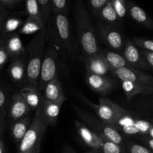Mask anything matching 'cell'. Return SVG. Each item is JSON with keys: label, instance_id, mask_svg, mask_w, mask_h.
<instances>
[{"label": "cell", "instance_id": "cell-1", "mask_svg": "<svg viewBox=\"0 0 153 153\" xmlns=\"http://www.w3.org/2000/svg\"><path fill=\"white\" fill-rule=\"evenodd\" d=\"M76 22L81 46L87 56L100 52L94 27L88 10L82 0L76 3Z\"/></svg>", "mask_w": 153, "mask_h": 153}, {"label": "cell", "instance_id": "cell-2", "mask_svg": "<svg viewBox=\"0 0 153 153\" xmlns=\"http://www.w3.org/2000/svg\"><path fill=\"white\" fill-rule=\"evenodd\" d=\"M48 34L46 28L36 34L27 47L28 53L26 63L27 83L38 86L40 67L44 55V47Z\"/></svg>", "mask_w": 153, "mask_h": 153}, {"label": "cell", "instance_id": "cell-3", "mask_svg": "<svg viewBox=\"0 0 153 153\" xmlns=\"http://www.w3.org/2000/svg\"><path fill=\"white\" fill-rule=\"evenodd\" d=\"M114 126L126 136H147L153 138V118L144 117L126 110Z\"/></svg>", "mask_w": 153, "mask_h": 153}, {"label": "cell", "instance_id": "cell-4", "mask_svg": "<svg viewBox=\"0 0 153 153\" xmlns=\"http://www.w3.org/2000/svg\"><path fill=\"white\" fill-rule=\"evenodd\" d=\"M73 108L78 117L82 120V123L92 131L97 133L100 137L102 139L111 140L117 144L123 146V137L114 126L102 122L101 120L97 119L93 115L90 114L74 105H73Z\"/></svg>", "mask_w": 153, "mask_h": 153}, {"label": "cell", "instance_id": "cell-5", "mask_svg": "<svg viewBox=\"0 0 153 153\" xmlns=\"http://www.w3.org/2000/svg\"><path fill=\"white\" fill-rule=\"evenodd\" d=\"M47 127L39 112L35 111L34 119L31 120L28 131L19 142L16 153H34L40 150L42 140Z\"/></svg>", "mask_w": 153, "mask_h": 153}, {"label": "cell", "instance_id": "cell-6", "mask_svg": "<svg viewBox=\"0 0 153 153\" xmlns=\"http://www.w3.org/2000/svg\"><path fill=\"white\" fill-rule=\"evenodd\" d=\"M78 97L95 111L99 119L113 126L117 120L126 111V109L118 105L105 97L99 98L98 103L93 102L81 94H79Z\"/></svg>", "mask_w": 153, "mask_h": 153}, {"label": "cell", "instance_id": "cell-7", "mask_svg": "<svg viewBox=\"0 0 153 153\" xmlns=\"http://www.w3.org/2000/svg\"><path fill=\"white\" fill-rule=\"evenodd\" d=\"M58 57L56 52L52 47L48 48L43 55L40 76H39L38 86L41 92L46 85L58 74Z\"/></svg>", "mask_w": 153, "mask_h": 153}, {"label": "cell", "instance_id": "cell-8", "mask_svg": "<svg viewBox=\"0 0 153 153\" xmlns=\"http://www.w3.org/2000/svg\"><path fill=\"white\" fill-rule=\"evenodd\" d=\"M55 34L60 46L67 52V54L72 55L73 46H72L71 33H70V23L66 16V13H55Z\"/></svg>", "mask_w": 153, "mask_h": 153}, {"label": "cell", "instance_id": "cell-9", "mask_svg": "<svg viewBox=\"0 0 153 153\" xmlns=\"http://www.w3.org/2000/svg\"><path fill=\"white\" fill-rule=\"evenodd\" d=\"M97 32L103 43L110 49L116 51H120L123 49L124 41L122 34L114 25L98 23Z\"/></svg>", "mask_w": 153, "mask_h": 153}, {"label": "cell", "instance_id": "cell-10", "mask_svg": "<svg viewBox=\"0 0 153 153\" xmlns=\"http://www.w3.org/2000/svg\"><path fill=\"white\" fill-rule=\"evenodd\" d=\"M111 72L121 82L127 81L153 88V76L138 69L123 67L117 70H113Z\"/></svg>", "mask_w": 153, "mask_h": 153}, {"label": "cell", "instance_id": "cell-11", "mask_svg": "<svg viewBox=\"0 0 153 153\" xmlns=\"http://www.w3.org/2000/svg\"><path fill=\"white\" fill-rule=\"evenodd\" d=\"M123 56L128 63V66L138 70H149L150 67L142 56L138 48L135 46L132 40L127 39L124 43L123 55Z\"/></svg>", "mask_w": 153, "mask_h": 153}, {"label": "cell", "instance_id": "cell-12", "mask_svg": "<svg viewBox=\"0 0 153 153\" xmlns=\"http://www.w3.org/2000/svg\"><path fill=\"white\" fill-rule=\"evenodd\" d=\"M86 82L89 88L97 94L102 96V97L111 94L114 89V81L107 76L87 73Z\"/></svg>", "mask_w": 153, "mask_h": 153}, {"label": "cell", "instance_id": "cell-13", "mask_svg": "<svg viewBox=\"0 0 153 153\" xmlns=\"http://www.w3.org/2000/svg\"><path fill=\"white\" fill-rule=\"evenodd\" d=\"M74 123L78 134L83 143L93 150L100 152L103 139L81 121L76 120Z\"/></svg>", "mask_w": 153, "mask_h": 153}, {"label": "cell", "instance_id": "cell-14", "mask_svg": "<svg viewBox=\"0 0 153 153\" xmlns=\"http://www.w3.org/2000/svg\"><path fill=\"white\" fill-rule=\"evenodd\" d=\"M63 102H53L46 101L43 99L42 104L36 111L39 112L47 126H55L58 122Z\"/></svg>", "mask_w": 153, "mask_h": 153}, {"label": "cell", "instance_id": "cell-15", "mask_svg": "<svg viewBox=\"0 0 153 153\" xmlns=\"http://www.w3.org/2000/svg\"><path fill=\"white\" fill-rule=\"evenodd\" d=\"M85 67L87 73L90 74L107 76L109 72H111V69L109 67L102 52L87 57Z\"/></svg>", "mask_w": 153, "mask_h": 153}, {"label": "cell", "instance_id": "cell-16", "mask_svg": "<svg viewBox=\"0 0 153 153\" xmlns=\"http://www.w3.org/2000/svg\"><path fill=\"white\" fill-rule=\"evenodd\" d=\"M43 98L45 100L53 102H63L66 101L67 98L64 94L61 83L57 74L47 85L43 91Z\"/></svg>", "mask_w": 153, "mask_h": 153}, {"label": "cell", "instance_id": "cell-17", "mask_svg": "<svg viewBox=\"0 0 153 153\" xmlns=\"http://www.w3.org/2000/svg\"><path fill=\"white\" fill-rule=\"evenodd\" d=\"M19 93L31 110H37L44 99L43 93L37 86L28 83L22 87Z\"/></svg>", "mask_w": 153, "mask_h": 153}, {"label": "cell", "instance_id": "cell-18", "mask_svg": "<svg viewBox=\"0 0 153 153\" xmlns=\"http://www.w3.org/2000/svg\"><path fill=\"white\" fill-rule=\"evenodd\" d=\"M30 108L25 102L19 93L15 94L12 97L8 108L9 119L12 123L28 116Z\"/></svg>", "mask_w": 153, "mask_h": 153}, {"label": "cell", "instance_id": "cell-19", "mask_svg": "<svg viewBox=\"0 0 153 153\" xmlns=\"http://www.w3.org/2000/svg\"><path fill=\"white\" fill-rule=\"evenodd\" d=\"M8 73L10 79L17 85H23L26 81V61L25 56L12 60L8 67Z\"/></svg>", "mask_w": 153, "mask_h": 153}, {"label": "cell", "instance_id": "cell-20", "mask_svg": "<svg viewBox=\"0 0 153 153\" xmlns=\"http://www.w3.org/2000/svg\"><path fill=\"white\" fill-rule=\"evenodd\" d=\"M127 11L131 19H134L136 22L149 29H153V19L143 8L131 0L127 1Z\"/></svg>", "mask_w": 153, "mask_h": 153}, {"label": "cell", "instance_id": "cell-21", "mask_svg": "<svg viewBox=\"0 0 153 153\" xmlns=\"http://www.w3.org/2000/svg\"><path fill=\"white\" fill-rule=\"evenodd\" d=\"M6 49L9 57L12 60L21 58L26 53V49L24 46L22 39L18 34H13L4 42Z\"/></svg>", "mask_w": 153, "mask_h": 153}, {"label": "cell", "instance_id": "cell-22", "mask_svg": "<svg viewBox=\"0 0 153 153\" xmlns=\"http://www.w3.org/2000/svg\"><path fill=\"white\" fill-rule=\"evenodd\" d=\"M121 85L127 101H129L134 97L140 94L148 95V94H153V88L152 87L132 83L127 81L121 82Z\"/></svg>", "mask_w": 153, "mask_h": 153}, {"label": "cell", "instance_id": "cell-23", "mask_svg": "<svg viewBox=\"0 0 153 153\" xmlns=\"http://www.w3.org/2000/svg\"><path fill=\"white\" fill-rule=\"evenodd\" d=\"M31 119L29 116H26L20 120L12 123L10 126V134L13 140L19 144L24 137L31 125Z\"/></svg>", "mask_w": 153, "mask_h": 153}, {"label": "cell", "instance_id": "cell-24", "mask_svg": "<svg viewBox=\"0 0 153 153\" xmlns=\"http://www.w3.org/2000/svg\"><path fill=\"white\" fill-rule=\"evenodd\" d=\"M96 16H98L100 19L104 22V23L108 24V25H117L120 21L119 16L117 14L116 11L112 7L111 2L108 1L101 9L98 11Z\"/></svg>", "mask_w": 153, "mask_h": 153}, {"label": "cell", "instance_id": "cell-25", "mask_svg": "<svg viewBox=\"0 0 153 153\" xmlns=\"http://www.w3.org/2000/svg\"><path fill=\"white\" fill-rule=\"evenodd\" d=\"M102 53L104 55L111 70H117L123 67H130L124 57L122 55H120L119 53L109 50H104L102 52Z\"/></svg>", "mask_w": 153, "mask_h": 153}, {"label": "cell", "instance_id": "cell-26", "mask_svg": "<svg viewBox=\"0 0 153 153\" xmlns=\"http://www.w3.org/2000/svg\"><path fill=\"white\" fill-rule=\"evenodd\" d=\"M44 25V22L28 16V18L24 21L18 31H19V34H24V35L37 34L45 28Z\"/></svg>", "mask_w": 153, "mask_h": 153}, {"label": "cell", "instance_id": "cell-27", "mask_svg": "<svg viewBox=\"0 0 153 153\" xmlns=\"http://www.w3.org/2000/svg\"><path fill=\"white\" fill-rule=\"evenodd\" d=\"M23 22L24 21L22 19L16 17V16L6 17L3 22L2 28H1L3 34H11V33L16 31V30H19Z\"/></svg>", "mask_w": 153, "mask_h": 153}, {"label": "cell", "instance_id": "cell-28", "mask_svg": "<svg viewBox=\"0 0 153 153\" xmlns=\"http://www.w3.org/2000/svg\"><path fill=\"white\" fill-rule=\"evenodd\" d=\"M25 8L28 16L44 22L37 0H25Z\"/></svg>", "mask_w": 153, "mask_h": 153}, {"label": "cell", "instance_id": "cell-29", "mask_svg": "<svg viewBox=\"0 0 153 153\" xmlns=\"http://www.w3.org/2000/svg\"><path fill=\"white\" fill-rule=\"evenodd\" d=\"M102 153H125L123 146L117 144L111 140L103 139L102 143L101 150Z\"/></svg>", "mask_w": 153, "mask_h": 153}, {"label": "cell", "instance_id": "cell-30", "mask_svg": "<svg viewBox=\"0 0 153 153\" xmlns=\"http://www.w3.org/2000/svg\"><path fill=\"white\" fill-rule=\"evenodd\" d=\"M112 7L116 11L120 19L126 17L127 13V1L126 0H109Z\"/></svg>", "mask_w": 153, "mask_h": 153}, {"label": "cell", "instance_id": "cell-31", "mask_svg": "<svg viewBox=\"0 0 153 153\" xmlns=\"http://www.w3.org/2000/svg\"><path fill=\"white\" fill-rule=\"evenodd\" d=\"M126 150L128 153H153L152 150L143 145L133 142L131 140H126L125 143Z\"/></svg>", "mask_w": 153, "mask_h": 153}, {"label": "cell", "instance_id": "cell-32", "mask_svg": "<svg viewBox=\"0 0 153 153\" xmlns=\"http://www.w3.org/2000/svg\"><path fill=\"white\" fill-rule=\"evenodd\" d=\"M131 40L139 49L153 52V40L134 37Z\"/></svg>", "mask_w": 153, "mask_h": 153}, {"label": "cell", "instance_id": "cell-33", "mask_svg": "<svg viewBox=\"0 0 153 153\" xmlns=\"http://www.w3.org/2000/svg\"><path fill=\"white\" fill-rule=\"evenodd\" d=\"M39 5H40V10H41L42 16L44 23L49 19L52 11V5H51V0H37Z\"/></svg>", "mask_w": 153, "mask_h": 153}, {"label": "cell", "instance_id": "cell-34", "mask_svg": "<svg viewBox=\"0 0 153 153\" xmlns=\"http://www.w3.org/2000/svg\"><path fill=\"white\" fill-rule=\"evenodd\" d=\"M51 5L55 13H67V0H51Z\"/></svg>", "mask_w": 153, "mask_h": 153}, {"label": "cell", "instance_id": "cell-35", "mask_svg": "<svg viewBox=\"0 0 153 153\" xmlns=\"http://www.w3.org/2000/svg\"><path fill=\"white\" fill-rule=\"evenodd\" d=\"M9 58H10V57L7 53V49H6L4 42H3L1 40H0V70L4 67Z\"/></svg>", "mask_w": 153, "mask_h": 153}, {"label": "cell", "instance_id": "cell-36", "mask_svg": "<svg viewBox=\"0 0 153 153\" xmlns=\"http://www.w3.org/2000/svg\"><path fill=\"white\" fill-rule=\"evenodd\" d=\"M108 1V0H88L90 8L94 14L97 15L99 10Z\"/></svg>", "mask_w": 153, "mask_h": 153}, {"label": "cell", "instance_id": "cell-37", "mask_svg": "<svg viewBox=\"0 0 153 153\" xmlns=\"http://www.w3.org/2000/svg\"><path fill=\"white\" fill-rule=\"evenodd\" d=\"M6 103H7V96L4 91L0 88V114L4 116L5 111Z\"/></svg>", "mask_w": 153, "mask_h": 153}, {"label": "cell", "instance_id": "cell-38", "mask_svg": "<svg viewBox=\"0 0 153 153\" xmlns=\"http://www.w3.org/2000/svg\"><path fill=\"white\" fill-rule=\"evenodd\" d=\"M140 52L141 53L142 56L143 57V58L146 61V62L149 65V67L150 68H153V52L146 50H143V49H141Z\"/></svg>", "mask_w": 153, "mask_h": 153}, {"label": "cell", "instance_id": "cell-39", "mask_svg": "<svg viewBox=\"0 0 153 153\" xmlns=\"http://www.w3.org/2000/svg\"><path fill=\"white\" fill-rule=\"evenodd\" d=\"M139 139L141 140L142 143H143L147 146V148H149L153 152V138L147 137V136H139Z\"/></svg>", "mask_w": 153, "mask_h": 153}, {"label": "cell", "instance_id": "cell-40", "mask_svg": "<svg viewBox=\"0 0 153 153\" xmlns=\"http://www.w3.org/2000/svg\"><path fill=\"white\" fill-rule=\"evenodd\" d=\"M6 16H7V12L4 8V6L0 4V29L2 28L3 22L6 19Z\"/></svg>", "mask_w": 153, "mask_h": 153}, {"label": "cell", "instance_id": "cell-41", "mask_svg": "<svg viewBox=\"0 0 153 153\" xmlns=\"http://www.w3.org/2000/svg\"><path fill=\"white\" fill-rule=\"evenodd\" d=\"M21 0H0V4L4 6H13L17 4Z\"/></svg>", "mask_w": 153, "mask_h": 153}, {"label": "cell", "instance_id": "cell-42", "mask_svg": "<svg viewBox=\"0 0 153 153\" xmlns=\"http://www.w3.org/2000/svg\"><path fill=\"white\" fill-rule=\"evenodd\" d=\"M5 151V146L3 139L0 138V153H4Z\"/></svg>", "mask_w": 153, "mask_h": 153}, {"label": "cell", "instance_id": "cell-43", "mask_svg": "<svg viewBox=\"0 0 153 153\" xmlns=\"http://www.w3.org/2000/svg\"><path fill=\"white\" fill-rule=\"evenodd\" d=\"M4 128V120L3 117L0 114V130L3 131Z\"/></svg>", "mask_w": 153, "mask_h": 153}, {"label": "cell", "instance_id": "cell-44", "mask_svg": "<svg viewBox=\"0 0 153 153\" xmlns=\"http://www.w3.org/2000/svg\"><path fill=\"white\" fill-rule=\"evenodd\" d=\"M64 153H76L75 151L72 149L70 146H66L65 149H64Z\"/></svg>", "mask_w": 153, "mask_h": 153}, {"label": "cell", "instance_id": "cell-45", "mask_svg": "<svg viewBox=\"0 0 153 153\" xmlns=\"http://www.w3.org/2000/svg\"><path fill=\"white\" fill-rule=\"evenodd\" d=\"M87 153H102V152H99V151H95V150H92V151H91V152H87Z\"/></svg>", "mask_w": 153, "mask_h": 153}, {"label": "cell", "instance_id": "cell-46", "mask_svg": "<svg viewBox=\"0 0 153 153\" xmlns=\"http://www.w3.org/2000/svg\"><path fill=\"white\" fill-rule=\"evenodd\" d=\"M150 104H151V105H152V108H153V98L152 99V100H151V101H150Z\"/></svg>", "mask_w": 153, "mask_h": 153}, {"label": "cell", "instance_id": "cell-47", "mask_svg": "<svg viewBox=\"0 0 153 153\" xmlns=\"http://www.w3.org/2000/svg\"><path fill=\"white\" fill-rule=\"evenodd\" d=\"M2 132H3V131H1V130H0V137H1V134H2Z\"/></svg>", "mask_w": 153, "mask_h": 153}, {"label": "cell", "instance_id": "cell-48", "mask_svg": "<svg viewBox=\"0 0 153 153\" xmlns=\"http://www.w3.org/2000/svg\"><path fill=\"white\" fill-rule=\"evenodd\" d=\"M34 153H40V150H38V151H37V152H35Z\"/></svg>", "mask_w": 153, "mask_h": 153}, {"label": "cell", "instance_id": "cell-49", "mask_svg": "<svg viewBox=\"0 0 153 153\" xmlns=\"http://www.w3.org/2000/svg\"><path fill=\"white\" fill-rule=\"evenodd\" d=\"M1 29H0V32H1Z\"/></svg>", "mask_w": 153, "mask_h": 153}, {"label": "cell", "instance_id": "cell-50", "mask_svg": "<svg viewBox=\"0 0 153 153\" xmlns=\"http://www.w3.org/2000/svg\"><path fill=\"white\" fill-rule=\"evenodd\" d=\"M0 40H1V39H0Z\"/></svg>", "mask_w": 153, "mask_h": 153}, {"label": "cell", "instance_id": "cell-51", "mask_svg": "<svg viewBox=\"0 0 153 153\" xmlns=\"http://www.w3.org/2000/svg\"><path fill=\"white\" fill-rule=\"evenodd\" d=\"M0 138H1V137H0Z\"/></svg>", "mask_w": 153, "mask_h": 153}]
</instances>
